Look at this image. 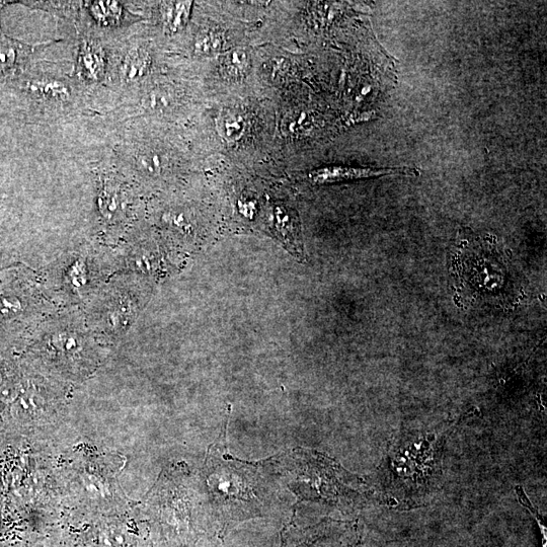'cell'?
Masks as SVG:
<instances>
[{
	"label": "cell",
	"mask_w": 547,
	"mask_h": 547,
	"mask_svg": "<svg viewBox=\"0 0 547 547\" xmlns=\"http://www.w3.org/2000/svg\"><path fill=\"white\" fill-rule=\"evenodd\" d=\"M60 404V400L45 386L21 381L16 398L2 413V425L11 431L27 434L52 424L60 412Z\"/></svg>",
	"instance_id": "3957f363"
},
{
	"label": "cell",
	"mask_w": 547,
	"mask_h": 547,
	"mask_svg": "<svg viewBox=\"0 0 547 547\" xmlns=\"http://www.w3.org/2000/svg\"><path fill=\"white\" fill-rule=\"evenodd\" d=\"M78 67L86 80L99 82L106 73L107 61L103 48L95 42H85L78 56Z\"/></svg>",
	"instance_id": "8992f818"
},
{
	"label": "cell",
	"mask_w": 547,
	"mask_h": 547,
	"mask_svg": "<svg viewBox=\"0 0 547 547\" xmlns=\"http://www.w3.org/2000/svg\"><path fill=\"white\" fill-rule=\"evenodd\" d=\"M225 421L222 433L210 448L203 478L208 503L215 510L234 514L257 512L273 497V488L259 464L232 458L227 452Z\"/></svg>",
	"instance_id": "6da1fadb"
},
{
	"label": "cell",
	"mask_w": 547,
	"mask_h": 547,
	"mask_svg": "<svg viewBox=\"0 0 547 547\" xmlns=\"http://www.w3.org/2000/svg\"><path fill=\"white\" fill-rule=\"evenodd\" d=\"M46 360L65 374L86 375L95 368L88 341L80 333L68 330L58 331L48 338Z\"/></svg>",
	"instance_id": "277c9868"
},
{
	"label": "cell",
	"mask_w": 547,
	"mask_h": 547,
	"mask_svg": "<svg viewBox=\"0 0 547 547\" xmlns=\"http://www.w3.org/2000/svg\"><path fill=\"white\" fill-rule=\"evenodd\" d=\"M225 43V37L222 32L217 29H205L197 35L194 50L199 55H213L221 52Z\"/></svg>",
	"instance_id": "5bb4252c"
},
{
	"label": "cell",
	"mask_w": 547,
	"mask_h": 547,
	"mask_svg": "<svg viewBox=\"0 0 547 547\" xmlns=\"http://www.w3.org/2000/svg\"><path fill=\"white\" fill-rule=\"evenodd\" d=\"M151 66L150 54L141 48L127 52L120 65V76L125 83H135L148 73Z\"/></svg>",
	"instance_id": "52a82bcc"
},
{
	"label": "cell",
	"mask_w": 547,
	"mask_h": 547,
	"mask_svg": "<svg viewBox=\"0 0 547 547\" xmlns=\"http://www.w3.org/2000/svg\"><path fill=\"white\" fill-rule=\"evenodd\" d=\"M217 129L226 141H238L247 129V121L241 112L226 110L217 119Z\"/></svg>",
	"instance_id": "4fadbf2b"
},
{
	"label": "cell",
	"mask_w": 547,
	"mask_h": 547,
	"mask_svg": "<svg viewBox=\"0 0 547 547\" xmlns=\"http://www.w3.org/2000/svg\"><path fill=\"white\" fill-rule=\"evenodd\" d=\"M222 74L230 80H239L247 75L251 68V56L243 49H233L220 59Z\"/></svg>",
	"instance_id": "7c38bea8"
},
{
	"label": "cell",
	"mask_w": 547,
	"mask_h": 547,
	"mask_svg": "<svg viewBox=\"0 0 547 547\" xmlns=\"http://www.w3.org/2000/svg\"><path fill=\"white\" fill-rule=\"evenodd\" d=\"M0 425H2V419H0Z\"/></svg>",
	"instance_id": "ac0fdd59"
},
{
	"label": "cell",
	"mask_w": 547,
	"mask_h": 547,
	"mask_svg": "<svg viewBox=\"0 0 547 547\" xmlns=\"http://www.w3.org/2000/svg\"><path fill=\"white\" fill-rule=\"evenodd\" d=\"M69 280L70 283L76 288L85 286L87 283V271L86 266L82 262H77V264L71 268Z\"/></svg>",
	"instance_id": "e0dca14e"
},
{
	"label": "cell",
	"mask_w": 547,
	"mask_h": 547,
	"mask_svg": "<svg viewBox=\"0 0 547 547\" xmlns=\"http://www.w3.org/2000/svg\"><path fill=\"white\" fill-rule=\"evenodd\" d=\"M17 56V49L13 42L0 36V75L14 67Z\"/></svg>",
	"instance_id": "9a60e30c"
},
{
	"label": "cell",
	"mask_w": 547,
	"mask_h": 547,
	"mask_svg": "<svg viewBox=\"0 0 547 547\" xmlns=\"http://www.w3.org/2000/svg\"><path fill=\"white\" fill-rule=\"evenodd\" d=\"M99 206L106 219H118L126 208V194L117 183L108 181L101 189Z\"/></svg>",
	"instance_id": "ba28073f"
},
{
	"label": "cell",
	"mask_w": 547,
	"mask_h": 547,
	"mask_svg": "<svg viewBox=\"0 0 547 547\" xmlns=\"http://www.w3.org/2000/svg\"><path fill=\"white\" fill-rule=\"evenodd\" d=\"M100 453H76L66 464L64 484L70 500L93 509H117L127 499L119 486L125 459Z\"/></svg>",
	"instance_id": "7a4b0ae2"
},
{
	"label": "cell",
	"mask_w": 547,
	"mask_h": 547,
	"mask_svg": "<svg viewBox=\"0 0 547 547\" xmlns=\"http://www.w3.org/2000/svg\"><path fill=\"white\" fill-rule=\"evenodd\" d=\"M421 172L415 168H352L345 166H329L311 171L307 179L314 185H331L343 182L376 179L381 177L416 178Z\"/></svg>",
	"instance_id": "5b68a950"
},
{
	"label": "cell",
	"mask_w": 547,
	"mask_h": 547,
	"mask_svg": "<svg viewBox=\"0 0 547 547\" xmlns=\"http://www.w3.org/2000/svg\"><path fill=\"white\" fill-rule=\"evenodd\" d=\"M138 166L144 173L159 174L162 170L161 156L152 152L144 153L138 158Z\"/></svg>",
	"instance_id": "2e32d148"
},
{
	"label": "cell",
	"mask_w": 547,
	"mask_h": 547,
	"mask_svg": "<svg viewBox=\"0 0 547 547\" xmlns=\"http://www.w3.org/2000/svg\"><path fill=\"white\" fill-rule=\"evenodd\" d=\"M28 90L37 97L51 102H66L71 93L69 87L55 78H37L28 83Z\"/></svg>",
	"instance_id": "9c48e42d"
},
{
	"label": "cell",
	"mask_w": 547,
	"mask_h": 547,
	"mask_svg": "<svg viewBox=\"0 0 547 547\" xmlns=\"http://www.w3.org/2000/svg\"><path fill=\"white\" fill-rule=\"evenodd\" d=\"M192 8V2L163 3L161 13L165 28L172 33L183 30L190 20Z\"/></svg>",
	"instance_id": "8fae6325"
},
{
	"label": "cell",
	"mask_w": 547,
	"mask_h": 547,
	"mask_svg": "<svg viewBox=\"0 0 547 547\" xmlns=\"http://www.w3.org/2000/svg\"><path fill=\"white\" fill-rule=\"evenodd\" d=\"M86 7L93 19L103 27H117L125 18V9L118 2H88Z\"/></svg>",
	"instance_id": "30bf717a"
}]
</instances>
